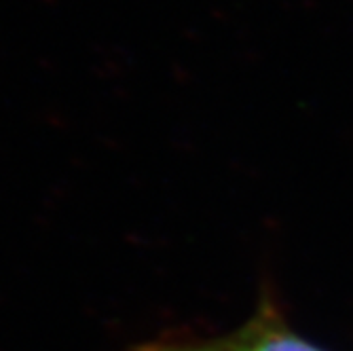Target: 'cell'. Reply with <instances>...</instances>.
<instances>
[{"label":"cell","instance_id":"1","mask_svg":"<svg viewBox=\"0 0 353 351\" xmlns=\"http://www.w3.org/2000/svg\"><path fill=\"white\" fill-rule=\"evenodd\" d=\"M127 351H326L299 334L279 309L273 294L263 292L248 322L224 334L163 332L132 345Z\"/></svg>","mask_w":353,"mask_h":351}]
</instances>
